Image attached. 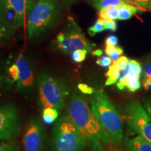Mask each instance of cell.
Listing matches in <instances>:
<instances>
[{
	"mask_svg": "<svg viewBox=\"0 0 151 151\" xmlns=\"http://www.w3.org/2000/svg\"><path fill=\"white\" fill-rule=\"evenodd\" d=\"M105 44L106 46H117L118 44V38L115 35L109 36V37L106 39Z\"/></svg>",
	"mask_w": 151,
	"mask_h": 151,
	"instance_id": "28",
	"label": "cell"
},
{
	"mask_svg": "<svg viewBox=\"0 0 151 151\" xmlns=\"http://www.w3.org/2000/svg\"><path fill=\"white\" fill-rule=\"evenodd\" d=\"M123 49L120 46H106L105 52L106 55L110 57L111 59L113 61H116L121 57L123 54Z\"/></svg>",
	"mask_w": 151,
	"mask_h": 151,
	"instance_id": "18",
	"label": "cell"
},
{
	"mask_svg": "<svg viewBox=\"0 0 151 151\" xmlns=\"http://www.w3.org/2000/svg\"><path fill=\"white\" fill-rule=\"evenodd\" d=\"M124 144L127 151H151V143L140 135L126 137Z\"/></svg>",
	"mask_w": 151,
	"mask_h": 151,
	"instance_id": "14",
	"label": "cell"
},
{
	"mask_svg": "<svg viewBox=\"0 0 151 151\" xmlns=\"http://www.w3.org/2000/svg\"><path fill=\"white\" fill-rule=\"evenodd\" d=\"M37 82L41 107L53 108L61 112L69 94V88L65 81L57 78L47 71H41Z\"/></svg>",
	"mask_w": 151,
	"mask_h": 151,
	"instance_id": "5",
	"label": "cell"
},
{
	"mask_svg": "<svg viewBox=\"0 0 151 151\" xmlns=\"http://www.w3.org/2000/svg\"><path fill=\"white\" fill-rule=\"evenodd\" d=\"M92 54H93L94 55H96V56H100V55H101V54H102V51H101V50H94V51L92 52Z\"/></svg>",
	"mask_w": 151,
	"mask_h": 151,
	"instance_id": "34",
	"label": "cell"
},
{
	"mask_svg": "<svg viewBox=\"0 0 151 151\" xmlns=\"http://www.w3.org/2000/svg\"><path fill=\"white\" fill-rule=\"evenodd\" d=\"M150 10H151V0H150Z\"/></svg>",
	"mask_w": 151,
	"mask_h": 151,
	"instance_id": "38",
	"label": "cell"
},
{
	"mask_svg": "<svg viewBox=\"0 0 151 151\" xmlns=\"http://www.w3.org/2000/svg\"><path fill=\"white\" fill-rule=\"evenodd\" d=\"M11 83V81L7 75V72L0 64V93L8 90Z\"/></svg>",
	"mask_w": 151,
	"mask_h": 151,
	"instance_id": "19",
	"label": "cell"
},
{
	"mask_svg": "<svg viewBox=\"0 0 151 151\" xmlns=\"http://www.w3.org/2000/svg\"><path fill=\"white\" fill-rule=\"evenodd\" d=\"M60 15L58 0H36L27 20V38L37 39L51 29Z\"/></svg>",
	"mask_w": 151,
	"mask_h": 151,
	"instance_id": "3",
	"label": "cell"
},
{
	"mask_svg": "<svg viewBox=\"0 0 151 151\" xmlns=\"http://www.w3.org/2000/svg\"><path fill=\"white\" fill-rule=\"evenodd\" d=\"M140 77V76L133 74L127 70L125 75L116 83L117 88L120 90H127L132 92L137 91L141 88Z\"/></svg>",
	"mask_w": 151,
	"mask_h": 151,
	"instance_id": "13",
	"label": "cell"
},
{
	"mask_svg": "<svg viewBox=\"0 0 151 151\" xmlns=\"http://www.w3.org/2000/svg\"><path fill=\"white\" fill-rule=\"evenodd\" d=\"M90 109L107 134L111 145L121 146L123 121L120 113L102 89L94 90L90 98Z\"/></svg>",
	"mask_w": 151,
	"mask_h": 151,
	"instance_id": "2",
	"label": "cell"
},
{
	"mask_svg": "<svg viewBox=\"0 0 151 151\" xmlns=\"http://www.w3.org/2000/svg\"><path fill=\"white\" fill-rule=\"evenodd\" d=\"M96 63L100 67H108L113 63V60L108 55H104L99 57L96 61Z\"/></svg>",
	"mask_w": 151,
	"mask_h": 151,
	"instance_id": "25",
	"label": "cell"
},
{
	"mask_svg": "<svg viewBox=\"0 0 151 151\" xmlns=\"http://www.w3.org/2000/svg\"><path fill=\"white\" fill-rule=\"evenodd\" d=\"M36 0H0V19L14 27L22 25Z\"/></svg>",
	"mask_w": 151,
	"mask_h": 151,
	"instance_id": "8",
	"label": "cell"
},
{
	"mask_svg": "<svg viewBox=\"0 0 151 151\" xmlns=\"http://www.w3.org/2000/svg\"><path fill=\"white\" fill-rule=\"evenodd\" d=\"M63 1H65V2H70L71 1H73V0H62Z\"/></svg>",
	"mask_w": 151,
	"mask_h": 151,
	"instance_id": "36",
	"label": "cell"
},
{
	"mask_svg": "<svg viewBox=\"0 0 151 151\" xmlns=\"http://www.w3.org/2000/svg\"><path fill=\"white\" fill-rule=\"evenodd\" d=\"M88 51L86 50H77L71 53V59L74 62L81 63L86 60Z\"/></svg>",
	"mask_w": 151,
	"mask_h": 151,
	"instance_id": "23",
	"label": "cell"
},
{
	"mask_svg": "<svg viewBox=\"0 0 151 151\" xmlns=\"http://www.w3.org/2000/svg\"><path fill=\"white\" fill-rule=\"evenodd\" d=\"M118 20H129L136 13L141 11L137 6L133 4H127L125 6H120L118 7Z\"/></svg>",
	"mask_w": 151,
	"mask_h": 151,
	"instance_id": "16",
	"label": "cell"
},
{
	"mask_svg": "<svg viewBox=\"0 0 151 151\" xmlns=\"http://www.w3.org/2000/svg\"><path fill=\"white\" fill-rule=\"evenodd\" d=\"M77 88H78V90L81 92L86 94H92L94 91V90L92 88V87L84 83H79L78 86H77Z\"/></svg>",
	"mask_w": 151,
	"mask_h": 151,
	"instance_id": "27",
	"label": "cell"
},
{
	"mask_svg": "<svg viewBox=\"0 0 151 151\" xmlns=\"http://www.w3.org/2000/svg\"><path fill=\"white\" fill-rule=\"evenodd\" d=\"M42 115H48L55 118L56 120L59 116V112L53 108H44L43 109V114Z\"/></svg>",
	"mask_w": 151,
	"mask_h": 151,
	"instance_id": "29",
	"label": "cell"
},
{
	"mask_svg": "<svg viewBox=\"0 0 151 151\" xmlns=\"http://www.w3.org/2000/svg\"><path fill=\"white\" fill-rule=\"evenodd\" d=\"M16 64L19 69V78L17 81V89L22 94H29L35 88V74L31 64L23 55H20Z\"/></svg>",
	"mask_w": 151,
	"mask_h": 151,
	"instance_id": "11",
	"label": "cell"
},
{
	"mask_svg": "<svg viewBox=\"0 0 151 151\" xmlns=\"http://www.w3.org/2000/svg\"><path fill=\"white\" fill-rule=\"evenodd\" d=\"M92 5L98 11L108 6L119 7L120 6H125L127 4H133L139 6L134 1L129 0H91Z\"/></svg>",
	"mask_w": 151,
	"mask_h": 151,
	"instance_id": "15",
	"label": "cell"
},
{
	"mask_svg": "<svg viewBox=\"0 0 151 151\" xmlns=\"http://www.w3.org/2000/svg\"><path fill=\"white\" fill-rule=\"evenodd\" d=\"M46 132L39 118L30 119L23 135L24 151H43Z\"/></svg>",
	"mask_w": 151,
	"mask_h": 151,
	"instance_id": "10",
	"label": "cell"
},
{
	"mask_svg": "<svg viewBox=\"0 0 151 151\" xmlns=\"http://www.w3.org/2000/svg\"><path fill=\"white\" fill-rule=\"evenodd\" d=\"M55 50L65 54H71L77 50L92 52L95 44L87 39L82 29L72 17L68 18L62 32L52 42Z\"/></svg>",
	"mask_w": 151,
	"mask_h": 151,
	"instance_id": "6",
	"label": "cell"
},
{
	"mask_svg": "<svg viewBox=\"0 0 151 151\" xmlns=\"http://www.w3.org/2000/svg\"><path fill=\"white\" fill-rule=\"evenodd\" d=\"M105 28L104 25L103 20L101 18H98V20L94 22L93 25L89 27L88 29V33L90 34V36L93 37L96 35V34L101 32L104 31Z\"/></svg>",
	"mask_w": 151,
	"mask_h": 151,
	"instance_id": "20",
	"label": "cell"
},
{
	"mask_svg": "<svg viewBox=\"0 0 151 151\" xmlns=\"http://www.w3.org/2000/svg\"><path fill=\"white\" fill-rule=\"evenodd\" d=\"M129 1H134V2L137 3L138 5H139V6H140V4H139V3H138V1H137V0H129Z\"/></svg>",
	"mask_w": 151,
	"mask_h": 151,
	"instance_id": "35",
	"label": "cell"
},
{
	"mask_svg": "<svg viewBox=\"0 0 151 151\" xmlns=\"http://www.w3.org/2000/svg\"><path fill=\"white\" fill-rule=\"evenodd\" d=\"M137 1L140 4V5H143V6H146L148 4V1H150V0H137Z\"/></svg>",
	"mask_w": 151,
	"mask_h": 151,
	"instance_id": "33",
	"label": "cell"
},
{
	"mask_svg": "<svg viewBox=\"0 0 151 151\" xmlns=\"http://www.w3.org/2000/svg\"><path fill=\"white\" fill-rule=\"evenodd\" d=\"M144 106L146 109L147 113L151 118V99L144 101Z\"/></svg>",
	"mask_w": 151,
	"mask_h": 151,
	"instance_id": "31",
	"label": "cell"
},
{
	"mask_svg": "<svg viewBox=\"0 0 151 151\" xmlns=\"http://www.w3.org/2000/svg\"><path fill=\"white\" fill-rule=\"evenodd\" d=\"M151 79V54L146 58L143 68V80Z\"/></svg>",
	"mask_w": 151,
	"mask_h": 151,
	"instance_id": "22",
	"label": "cell"
},
{
	"mask_svg": "<svg viewBox=\"0 0 151 151\" xmlns=\"http://www.w3.org/2000/svg\"><path fill=\"white\" fill-rule=\"evenodd\" d=\"M1 35H2V33H1V31H0V38H1Z\"/></svg>",
	"mask_w": 151,
	"mask_h": 151,
	"instance_id": "37",
	"label": "cell"
},
{
	"mask_svg": "<svg viewBox=\"0 0 151 151\" xmlns=\"http://www.w3.org/2000/svg\"><path fill=\"white\" fill-rule=\"evenodd\" d=\"M7 75L12 82H17L19 78V69L16 63H14L9 67L7 70Z\"/></svg>",
	"mask_w": 151,
	"mask_h": 151,
	"instance_id": "21",
	"label": "cell"
},
{
	"mask_svg": "<svg viewBox=\"0 0 151 151\" xmlns=\"http://www.w3.org/2000/svg\"><path fill=\"white\" fill-rule=\"evenodd\" d=\"M98 16L101 19H110V20H117L118 17V7L108 6L98 11Z\"/></svg>",
	"mask_w": 151,
	"mask_h": 151,
	"instance_id": "17",
	"label": "cell"
},
{
	"mask_svg": "<svg viewBox=\"0 0 151 151\" xmlns=\"http://www.w3.org/2000/svg\"><path fill=\"white\" fill-rule=\"evenodd\" d=\"M105 30H110L111 32H116L117 30V23L115 20L110 19H102Z\"/></svg>",
	"mask_w": 151,
	"mask_h": 151,
	"instance_id": "26",
	"label": "cell"
},
{
	"mask_svg": "<svg viewBox=\"0 0 151 151\" xmlns=\"http://www.w3.org/2000/svg\"><path fill=\"white\" fill-rule=\"evenodd\" d=\"M67 116L82 132L91 151H105L111 144L108 135L78 88L71 94Z\"/></svg>",
	"mask_w": 151,
	"mask_h": 151,
	"instance_id": "1",
	"label": "cell"
},
{
	"mask_svg": "<svg viewBox=\"0 0 151 151\" xmlns=\"http://www.w3.org/2000/svg\"><path fill=\"white\" fill-rule=\"evenodd\" d=\"M123 112L130 131L140 135L151 143V118L139 101H128L124 105Z\"/></svg>",
	"mask_w": 151,
	"mask_h": 151,
	"instance_id": "7",
	"label": "cell"
},
{
	"mask_svg": "<svg viewBox=\"0 0 151 151\" xmlns=\"http://www.w3.org/2000/svg\"><path fill=\"white\" fill-rule=\"evenodd\" d=\"M51 151H84L88 143L78 127L67 115L54 124L50 139Z\"/></svg>",
	"mask_w": 151,
	"mask_h": 151,
	"instance_id": "4",
	"label": "cell"
},
{
	"mask_svg": "<svg viewBox=\"0 0 151 151\" xmlns=\"http://www.w3.org/2000/svg\"><path fill=\"white\" fill-rule=\"evenodd\" d=\"M0 151H18L16 145L10 141H0Z\"/></svg>",
	"mask_w": 151,
	"mask_h": 151,
	"instance_id": "24",
	"label": "cell"
},
{
	"mask_svg": "<svg viewBox=\"0 0 151 151\" xmlns=\"http://www.w3.org/2000/svg\"><path fill=\"white\" fill-rule=\"evenodd\" d=\"M105 151H122L121 149H120L118 146H114L113 145L110 144L109 146L107 147Z\"/></svg>",
	"mask_w": 151,
	"mask_h": 151,
	"instance_id": "32",
	"label": "cell"
},
{
	"mask_svg": "<svg viewBox=\"0 0 151 151\" xmlns=\"http://www.w3.org/2000/svg\"><path fill=\"white\" fill-rule=\"evenodd\" d=\"M129 61V60L127 57L121 56L119 59L113 62L109 67V70L106 74L107 78L105 83L106 86H112L118 82L122 72L127 68Z\"/></svg>",
	"mask_w": 151,
	"mask_h": 151,
	"instance_id": "12",
	"label": "cell"
},
{
	"mask_svg": "<svg viewBox=\"0 0 151 151\" xmlns=\"http://www.w3.org/2000/svg\"><path fill=\"white\" fill-rule=\"evenodd\" d=\"M20 116L16 106L0 104V141H11L20 133Z\"/></svg>",
	"mask_w": 151,
	"mask_h": 151,
	"instance_id": "9",
	"label": "cell"
},
{
	"mask_svg": "<svg viewBox=\"0 0 151 151\" xmlns=\"http://www.w3.org/2000/svg\"><path fill=\"white\" fill-rule=\"evenodd\" d=\"M42 118L44 123H46L47 124H52L56 120V119L54 118L53 117L48 116V115H42Z\"/></svg>",
	"mask_w": 151,
	"mask_h": 151,
	"instance_id": "30",
	"label": "cell"
}]
</instances>
